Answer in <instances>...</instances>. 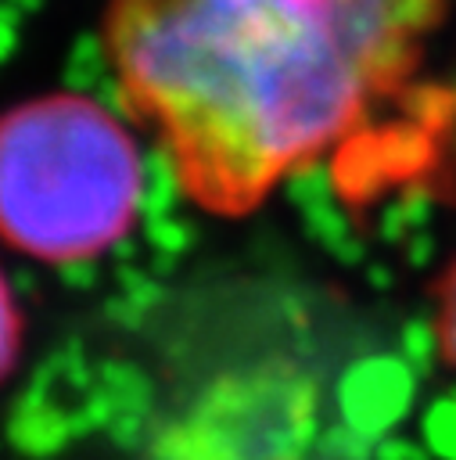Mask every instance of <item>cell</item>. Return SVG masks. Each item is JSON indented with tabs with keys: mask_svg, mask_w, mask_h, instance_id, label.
<instances>
[{
	"mask_svg": "<svg viewBox=\"0 0 456 460\" xmlns=\"http://www.w3.org/2000/svg\"><path fill=\"white\" fill-rule=\"evenodd\" d=\"M449 0H104L126 111L223 219L359 144L424 68Z\"/></svg>",
	"mask_w": 456,
	"mask_h": 460,
	"instance_id": "1",
	"label": "cell"
},
{
	"mask_svg": "<svg viewBox=\"0 0 456 460\" xmlns=\"http://www.w3.org/2000/svg\"><path fill=\"white\" fill-rule=\"evenodd\" d=\"M144 162L133 133L83 93H43L0 115V241L68 266L136 223Z\"/></svg>",
	"mask_w": 456,
	"mask_h": 460,
	"instance_id": "2",
	"label": "cell"
},
{
	"mask_svg": "<svg viewBox=\"0 0 456 460\" xmlns=\"http://www.w3.org/2000/svg\"><path fill=\"white\" fill-rule=\"evenodd\" d=\"M434 298V313H431V331H434V345L442 363L456 374V259L442 270V277L431 288Z\"/></svg>",
	"mask_w": 456,
	"mask_h": 460,
	"instance_id": "3",
	"label": "cell"
},
{
	"mask_svg": "<svg viewBox=\"0 0 456 460\" xmlns=\"http://www.w3.org/2000/svg\"><path fill=\"white\" fill-rule=\"evenodd\" d=\"M18 352H22V309L11 295L7 277L0 273V381L14 370Z\"/></svg>",
	"mask_w": 456,
	"mask_h": 460,
	"instance_id": "4",
	"label": "cell"
}]
</instances>
